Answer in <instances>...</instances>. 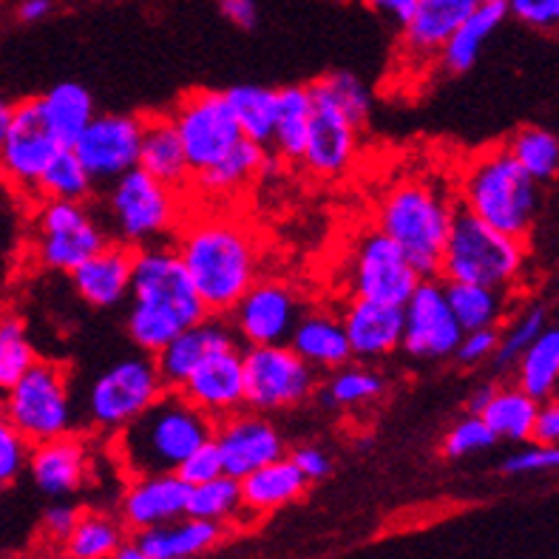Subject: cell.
I'll list each match as a JSON object with an SVG mask.
<instances>
[{
  "label": "cell",
  "mask_w": 559,
  "mask_h": 559,
  "mask_svg": "<svg viewBox=\"0 0 559 559\" xmlns=\"http://www.w3.org/2000/svg\"><path fill=\"white\" fill-rule=\"evenodd\" d=\"M37 353L26 335V324L17 312H0V395L35 367Z\"/></svg>",
  "instance_id": "42"
},
{
  "label": "cell",
  "mask_w": 559,
  "mask_h": 559,
  "mask_svg": "<svg viewBox=\"0 0 559 559\" xmlns=\"http://www.w3.org/2000/svg\"><path fill=\"white\" fill-rule=\"evenodd\" d=\"M108 559H148V557H145V554H142L134 543H131V546H126V543H122V546L117 548V551H114Z\"/></svg>",
  "instance_id": "61"
},
{
  "label": "cell",
  "mask_w": 559,
  "mask_h": 559,
  "mask_svg": "<svg viewBox=\"0 0 559 559\" xmlns=\"http://www.w3.org/2000/svg\"><path fill=\"white\" fill-rule=\"evenodd\" d=\"M227 316H230V330L248 347L287 344L293 326L301 319V305L287 282L259 278Z\"/></svg>",
  "instance_id": "16"
},
{
  "label": "cell",
  "mask_w": 559,
  "mask_h": 559,
  "mask_svg": "<svg viewBox=\"0 0 559 559\" xmlns=\"http://www.w3.org/2000/svg\"><path fill=\"white\" fill-rule=\"evenodd\" d=\"M454 213L457 207L435 185L406 179L383 193L378 205V230L404 250L420 278H438Z\"/></svg>",
  "instance_id": "5"
},
{
  "label": "cell",
  "mask_w": 559,
  "mask_h": 559,
  "mask_svg": "<svg viewBox=\"0 0 559 559\" xmlns=\"http://www.w3.org/2000/svg\"><path fill=\"white\" fill-rule=\"evenodd\" d=\"M213 443L222 454V468L227 477H248L255 468L276 463L284 454V438L276 426L259 412H234L230 418L216 424Z\"/></svg>",
  "instance_id": "18"
},
{
  "label": "cell",
  "mask_w": 559,
  "mask_h": 559,
  "mask_svg": "<svg viewBox=\"0 0 559 559\" xmlns=\"http://www.w3.org/2000/svg\"><path fill=\"white\" fill-rule=\"evenodd\" d=\"M40 199H66V202H85L94 193V179L80 165L78 154L71 148H60L51 156L49 168L37 179Z\"/></svg>",
  "instance_id": "44"
},
{
  "label": "cell",
  "mask_w": 559,
  "mask_h": 559,
  "mask_svg": "<svg viewBox=\"0 0 559 559\" xmlns=\"http://www.w3.org/2000/svg\"><path fill=\"white\" fill-rule=\"evenodd\" d=\"M174 250L182 259L207 316H227L259 282V241L248 225L222 213L185 219Z\"/></svg>",
  "instance_id": "1"
},
{
  "label": "cell",
  "mask_w": 559,
  "mask_h": 559,
  "mask_svg": "<svg viewBox=\"0 0 559 559\" xmlns=\"http://www.w3.org/2000/svg\"><path fill=\"white\" fill-rule=\"evenodd\" d=\"M168 114L191 165V177L197 170L219 163L236 142L245 140L225 92L199 88V92L185 94L177 108Z\"/></svg>",
  "instance_id": "12"
},
{
  "label": "cell",
  "mask_w": 559,
  "mask_h": 559,
  "mask_svg": "<svg viewBox=\"0 0 559 559\" xmlns=\"http://www.w3.org/2000/svg\"><path fill=\"white\" fill-rule=\"evenodd\" d=\"M222 534H225L222 523L179 518L174 523L148 528V532H136L134 546L148 559H191L216 546Z\"/></svg>",
  "instance_id": "29"
},
{
  "label": "cell",
  "mask_w": 559,
  "mask_h": 559,
  "mask_svg": "<svg viewBox=\"0 0 559 559\" xmlns=\"http://www.w3.org/2000/svg\"><path fill=\"white\" fill-rule=\"evenodd\" d=\"M142 117L131 114H97L71 151L97 182H114L140 165Z\"/></svg>",
  "instance_id": "15"
},
{
  "label": "cell",
  "mask_w": 559,
  "mask_h": 559,
  "mask_svg": "<svg viewBox=\"0 0 559 559\" xmlns=\"http://www.w3.org/2000/svg\"><path fill=\"white\" fill-rule=\"evenodd\" d=\"M506 151L514 156V163H518L537 185L557 177L559 140L551 134V131H546V128H537V126L520 128L518 134L509 140Z\"/></svg>",
  "instance_id": "40"
},
{
  "label": "cell",
  "mask_w": 559,
  "mask_h": 559,
  "mask_svg": "<svg viewBox=\"0 0 559 559\" xmlns=\"http://www.w3.org/2000/svg\"><path fill=\"white\" fill-rule=\"evenodd\" d=\"M12 103H7V99L0 97V145H3V140H7L9 134V126H12Z\"/></svg>",
  "instance_id": "60"
},
{
  "label": "cell",
  "mask_w": 559,
  "mask_h": 559,
  "mask_svg": "<svg viewBox=\"0 0 559 559\" xmlns=\"http://www.w3.org/2000/svg\"><path fill=\"white\" fill-rule=\"evenodd\" d=\"M245 506H241V486L236 477L219 475L207 483L191 486L188 495V509L185 518L197 520H211V523H222L239 518Z\"/></svg>",
  "instance_id": "43"
},
{
  "label": "cell",
  "mask_w": 559,
  "mask_h": 559,
  "mask_svg": "<svg viewBox=\"0 0 559 559\" xmlns=\"http://www.w3.org/2000/svg\"><path fill=\"white\" fill-rule=\"evenodd\" d=\"M55 3L51 0H21V7H17V17L23 23H37L43 17H49Z\"/></svg>",
  "instance_id": "58"
},
{
  "label": "cell",
  "mask_w": 559,
  "mask_h": 559,
  "mask_svg": "<svg viewBox=\"0 0 559 559\" xmlns=\"http://www.w3.org/2000/svg\"><path fill=\"white\" fill-rule=\"evenodd\" d=\"M236 344V333L225 321V316H207L197 326H188L165 344L154 355L156 372L163 378L165 390H182V383L191 378L193 369L205 361L213 349Z\"/></svg>",
  "instance_id": "23"
},
{
  "label": "cell",
  "mask_w": 559,
  "mask_h": 559,
  "mask_svg": "<svg viewBox=\"0 0 559 559\" xmlns=\"http://www.w3.org/2000/svg\"><path fill=\"white\" fill-rule=\"evenodd\" d=\"M503 3L506 12L537 32L559 28V0H503Z\"/></svg>",
  "instance_id": "51"
},
{
  "label": "cell",
  "mask_w": 559,
  "mask_h": 559,
  "mask_svg": "<svg viewBox=\"0 0 559 559\" xmlns=\"http://www.w3.org/2000/svg\"><path fill=\"white\" fill-rule=\"evenodd\" d=\"M495 390H497L495 383H483V386H477V390L472 392V397H468V404H466L468 415H483V409L489 406Z\"/></svg>",
  "instance_id": "59"
},
{
  "label": "cell",
  "mask_w": 559,
  "mask_h": 559,
  "mask_svg": "<svg viewBox=\"0 0 559 559\" xmlns=\"http://www.w3.org/2000/svg\"><path fill=\"white\" fill-rule=\"evenodd\" d=\"M122 546V528L117 520L99 511H80L74 532L63 539L69 559H108Z\"/></svg>",
  "instance_id": "41"
},
{
  "label": "cell",
  "mask_w": 559,
  "mask_h": 559,
  "mask_svg": "<svg viewBox=\"0 0 559 559\" xmlns=\"http://www.w3.org/2000/svg\"><path fill=\"white\" fill-rule=\"evenodd\" d=\"M241 506L250 514H270L284 506L296 503L305 495L310 483L293 466L290 457L255 468L248 477H241Z\"/></svg>",
  "instance_id": "31"
},
{
  "label": "cell",
  "mask_w": 559,
  "mask_h": 559,
  "mask_svg": "<svg viewBox=\"0 0 559 559\" xmlns=\"http://www.w3.org/2000/svg\"><path fill=\"white\" fill-rule=\"evenodd\" d=\"M463 330L447 301V290L438 278H420L404 305V341L401 349L420 361H440L454 355Z\"/></svg>",
  "instance_id": "14"
},
{
  "label": "cell",
  "mask_w": 559,
  "mask_h": 559,
  "mask_svg": "<svg viewBox=\"0 0 559 559\" xmlns=\"http://www.w3.org/2000/svg\"><path fill=\"white\" fill-rule=\"evenodd\" d=\"M506 3L503 0H483L475 12L468 14L461 28L447 40V46L440 49V66L449 74H463L477 63L483 46L497 32V26L506 21Z\"/></svg>",
  "instance_id": "33"
},
{
  "label": "cell",
  "mask_w": 559,
  "mask_h": 559,
  "mask_svg": "<svg viewBox=\"0 0 559 559\" xmlns=\"http://www.w3.org/2000/svg\"><path fill=\"white\" fill-rule=\"evenodd\" d=\"M497 443V438L491 435V429L486 426V420L480 415H466L463 420L449 429V435L443 438V454L452 457V461H461L468 454H477L483 449H491Z\"/></svg>",
  "instance_id": "47"
},
{
  "label": "cell",
  "mask_w": 559,
  "mask_h": 559,
  "mask_svg": "<svg viewBox=\"0 0 559 559\" xmlns=\"http://www.w3.org/2000/svg\"><path fill=\"white\" fill-rule=\"evenodd\" d=\"M287 344L312 369H330L333 372V369L353 361V349H349L344 324H341L338 316H330V312L301 316L293 326Z\"/></svg>",
  "instance_id": "28"
},
{
  "label": "cell",
  "mask_w": 559,
  "mask_h": 559,
  "mask_svg": "<svg viewBox=\"0 0 559 559\" xmlns=\"http://www.w3.org/2000/svg\"><path fill=\"white\" fill-rule=\"evenodd\" d=\"M546 310L543 307H528L523 310L514 321H509L503 333H500V344L495 353V367L497 369H511L520 361V355L532 347L537 335L546 330Z\"/></svg>",
  "instance_id": "46"
},
{
  "label": "cell",
  "mask_w": 559,
  "mask_h": 559,
  "mask_svg": "<svg viewBox=\"0 0 559 559\" xmlns=\"http://www.w3.org/2000/svg\"><path fill=\"white\" fill-rule=\"evenodd\" d=\"M156 182L168 185L182 193L191 185V165L179 142L177 128L170 114H151L142 117V142H140V165Z\"/></svg>",
  "instance_id": "27"
},
{
  "label": "cell",
  "mask_w": 559,
  "mask_h": 559,
  "mask_svg": "<svg viewBox=\"0 0 559 559\" xmlns=\"http://www.w3.org/2000/svg\"><path fill=\"white\" fill-rule=\"evenodd\" d=\"M78 520L80 511L74 509V506H51V509H46V514H43V532L49 534L51 539H60V543H63V539L74 532Z\"/></svg>",
  "instance_id": "54"
},
{
  "label": "cell",
  "mask_w": 559,
  "mask_h": 559,
  "mask_svg": "<svg viewBox=\"0 0 559 559\" xmlns=\"http://www.w3.org/2000/svg\"><path fill=\"white\" fill-rule=\"evenodd\" d=\"M537 415L539 401H534L528 392H523L514 383V386H497L480 418L486 420V426H489L497 440L525 443V440H534Z\"/></svg>",
  "instance_id": "34"
},
{
  "label": "cell",
  "mask_w": 559,
  "mask_h": 559,
  "mask_svg": "<svg viewBox=\"0 0 559 559\" xmlns=\"http://www.w3.org/2000/svg\"><path fill=\"white\" fill-rule=\"evenodd\" d=\"M165 392L154 355H128L106 367L85 390V424L97 432H120Z\"/></svg>",
  "instance_id": "9"
},
{
  "label": "cell",
  "mask_w": 559,
  "mask_h": 559,
  "mask_svg": "<svg viewBox=\"0 0 559 559\" xmlns=\"http://www.w3.org/2000/svg\"><path fill=\"white\" fill-rule=\"evenodd\" d=\"M461 211L472 213L495 230L525 239L539 207V185L506 151L486 148L463 165L457 179Z\"/></svg>",
  "instance_id": "4"
},
{
  "label": "cell",
  "mask_w": 559,
  "mask_h": 559,
  "mask_svg": "<svg viewBox=\"0 0 559 559\" xmlns=\"http://www.w3.org/2000/svg\"><path fill=\"white\" fill-rule=\"evenodd\" d=\"M245 364V406L259 415L298 406L316 392L319 376L293 353L290 344H264L241 353Z\"/></svg>",
  "instance_id": "11"
},
{
  "label": "cell",
  "mask_w": 559,
  "mask_h": 559,
  "mask_svg": "<svg viewBox=\"0 0 559 559\" xmlns=\"http://www.w3.org/2000/svg\"><path fill=\"white\" fill-rule=\"evenodd\" d=\"M341 324L347 333L353 358L361 361L390 358L404 341V307L353 298V305L341 316Z\"/></svg>",
  "instance_id": "24"
},
{
  "label": "cell",
  "mask_w": 559,
  "mask_h": 559,
  "mask_svg": "<svg viewBox=\"0 0 559 559\" xmlns=\"http://www.w3.org/2000/svg\"><path fill=\"white\" fill-rule=\"evenodd\" d=\"M60 151L46 128L35 99H23L12 111V126L0 145V177L21 191H35L37 179L49 168L51 156Z\"/></svg>",
  "instance_id": "17"
},
{
  "label": "cell",
  "mask_w": 559,
  "mask_h": 559,
  "mask_svg": "<svg viewBox=\"0 0 559 559\" xmlns=\"http://www.w3.org/2000/svg\"><path fill=\"white\" fill-rule=\"evenodd\" d=\"M312 97L307 85H287L278 88V117L276 131L270 145L276 148L278 159L284 163H301L307 145V131H310Z\"/></svg>",
  "instance_id": "35"
},
{
  "label": "cell",
  "mask_w": 559,
  "mask_h": 559,
  "mask_svg": "<svg viewBox=\"0 0 559 559\" xmlns=\"http://www.w3.org/2000/svg\"><path fill=\"white\" fill-rule=\"evenodd\" d=\"M179 392L216 424L239 412L245 406V364L239 344L213 349Z\"/></svg>",
  "instance_id": "19"
},
{
  "label": "cell",
  "mask_w": 559,
  "mask_h": 559,
  "mask_svg": "<svg viewBox=\"0 0 559 559\" xmlns=\"http://www.w3.org/2000/svg\"><path fill=\"white\" fill-rule=\"evenodd\" d=\"M26 468L43 495L66 497L83 489V483L92 475V452L80 435L69 432L63 438L35 443Z\"/></svg>",
  "instance_id": "21"
},
{
  "label": "cell",
  "mask_w": 559,
  "mask_h": 559,
  "mask_svg": "<svg viewBox=\"0 0 559 559\" xmlns=\"http://www.w3.org/2000/svg\"><path fill=\"white\" fill-rule=\"evenodd\" d=\"M177 475L182 477L188 486H199V483H207L213 480V477L225 475V468H222V454L219 449H216V443L207 440V443H202L197 452L188 454V461L177 468Z\"/></svg>",
  "instance_id": "50"
},
{
  "label": "cell",
  "mask_w": 559,
  "mask_h": 559,
  "mask_svg": "<svg viewBox=\"0 0 559 559\" xmlns=\"http://www.w3.org/2000/svg\"><path fill=\"white\" fill-rule=\"evenodd\" d=\"M219 12L227 23L239 28H253L259 21V9L255 0H219Z\"/></svg>",
  "instance_id": "56"
},
{
  "label": "cell",
  "mask_w": 559,
  "mask_h": 559,
  "mask_svg": "<svg viewBox=\"0 0 559 559\" xmlns=\"http://www.w3.org/2000/svg\"><path fill=\"white\" fill-rule=\"evenodd\" d=\"M241 128V136L255 145H270L276 131L278 92L267 85H234L225 92Z\"/></svg>",
  "instance_id": "37"
},
{
  "label": "cell",
  "mask_w": 559,
  "mask_h": 559,
  "mask_svg": "<svg viewBox=\"0 0 559 559\" xmlns=\"http://www.w3.org/2000/svg\"><path fill=\"white\" fill-rule=\"evenodd\" d=\"M106 245V227L88 213L85 202L43 199L35 216V259L40 267L74 273Z\"/></svg>",
  "instance_id": "10"
},
{
  "label": "cell",
  "mask_w": 559,
  "mask_h": 559,
  "mask_svg": "<svg viewBox=\"0 0 559 559\" xmlns=\"http://www.w3.org/2000/svg\"><path fill=\"white\" fill-rule=\"evenodd\" d=\"M386 390L381 372L372 367H358V364H344L333 369V376L324 386V401L338 409H364L376 404Z\"/></svg>",
  "instance_id": "39"
},
{
  "label": "cell",
  "mask_w": 559,
  "mask_h": 559,
  "mask_svg": "<svg viewBox=\"0 0 559 559\" xmlns=\"http://www.w3.org/2000/svg\"><path fill=\"white\" fill-rule=\"evenodd\" d=\"M367 7L386 14V17H392V21H397L404 26L412 17V12H415V7H418V0H367Z\"/></svg>",
  "instance_id": "57"
},
{
  "label": "cell",
  "mask_w": 559,
  "mask_h": 559,
  "mask_svg": "<svg viewBox=\"0 0 559 559\" xmlns=\"http://www.w3.org/2000/svg\"><path fill=\"white\" fill-rule=\"evenodd\" d=\"M443 290H447V301L463 333L497 326L503 319L506 305H509V293L483 287V284L443 282Z\"/></svg>",
  "instance_id": "38"
},
{
  "label": "cell",
  "mask_w": 559,
  "mask_h": 559,
  "mask_svg": "<svg viewBox=\"0 0 559 559\" xmlns=\"http://www.w3.org/2000/svg\"><path fill=\"white\" fill-rule=\"evenodd\" d=\"M534 440H537V443H559V401L539 404Z\"/></svg>",
  "instance_id": "55"
},
{
  "label": "cell",
  "mask_w": 559,
  "mask_h": 559,
  "mask_svg": "<svg viewBox=\"0 0 559 559\" xmlns=\"http://www.w3.org/2000/svg\"><path fill=\"white\" fill-rule=\"evenodd\" d=\"M310 88L312 97L324 99L333 108H338L344 117H347L353 126L361 128L364 122L369 120V114H372V97H369L367 85L361 80L349 74V71H333V74H326V78H319Z\"/></svg>",
  "instance_id": "45"
},
{
  "label": "cell",
  "mask_w": 559,
  "mask_h": 559,
  "mask_svg": "<svg viewBox=\"0 0 559 559\" xmlns=\"http://www.w3.org/2000/svg\"><path fill=\"white\" fill-rule=\"evenodd\" d=\"M264 145H255L250 140H239L234 148L222 156L219 163H213L211 168L197 170L191 177V191L205 199H219V197H234L241 188H248L253 179H259L264 165Z\"/></svg>",
  "instance_id": "30"
},
{
  "label": "cell",
  "mask_w": 559,
  "mask_h": 559,
  "mask_svg": "<svg viewBox=\"0 0 559 559\" xmlns=\"http://www.w3.org/2000/svg\"><path fill=\"white\" fill-rule=\"evenodd\" d=\"M559 468V443H532L509 454L503 463L506 475H537Z\"/></svg>",
  "instance_id": "49"
},
{
  "label": "cell",
  "mask_w": 559,
  "mask_h": 559,
  "mask_svg": "<svg viewBox=\"0 0 559 559\" xmlns=\"http://www.w3.org/2000/svg\"><path fill=\"white\" fill-rule=\"evenodd\" d=\"M131 270H134V250L108 241L106 248L97 250L92 259H85L74 273H69L74 293L85 305L108 310L122 305L131 293Z\"/></svg>",
  "instance_id": "25"
},
{
  "label": "cell",
  "mask_w": 559,
  "mask_h": 559,
  "mask_svg": "<svg viewBox=\"0 0 559 559\" xmlns=\"http://www.w3.org/2000/svg\"><path fill=\"white\" fill-rule=\"evenodd\" d=\"M216 420L177 390H165L148 409L111 435V452L128 477L177 475V468L213 440Z\"/></svg>",
  "instance_id": "3"
},
{
  "label": "cell",
  "mask_w": 559,
  "mask_h": 559,
  "mask_svg": "<svg viewBox=\"0 0 559 559\" xmlns=\"http://www.w3.org/2000/svg\"><path fill=\"white\" fill-rule=\"evenodd\" d=\"M28 454H32V443L0 409V489L23 475V468L28 466Z\"/></svg>",
  "instance_id": "48"
},
{
  "label": "cell",
  "mask_w": 559,
  "mask_h": 559,
  "mask_svg": "<svg viewBox=\"0 0 559 559\" xmlns=\"http://www.w3.org/2000/svg\"><path fill=\"white\" fill-rule=\"evenodd\" d=\"M131 310L126 330L134 347L156 355L174 335L207 319V310L193 287L182 259L168 245L134 250L131 270Z\"/></svg>",
  "instance_id": "2"
},
{
  "label": "cell",
  "mask_w": 559,
  "mask_h": 559,
  "mask_svg": "<svg viewBox=\"0 0 559 559\" xmlns=\"http://www.w3.org/2000/svg\"><path fill=\"white\" fill-rule=\"evenodd\" d=\"M525 270L523 239L506 236L472 213H454L438 276L443 282L483 284L509 293Z\"/></svg>",
  "instance_id": "6"
},
{
  "label": "cell",
  "mask_w": 559,
  "mask_h": 559,
  "mask_svg": "<svg viewBox=\"0 0 559 559\" xmlns=\"http://www.w3.org/2000/svg\"><path fill=\"white\" fill-rule=\"evenodd\" d=\"M514 369L520 390L528 392L539 404L551 401L559 386V326H546L532 347L520 355Z\"/></svg>",
  "instance_id": "36"
},
{
  "label": "cell",
  "mask_w": 559,
  "mask_h": 559,
  "mask_svg": "<svg viewBox=\"0 0 559 559\" xmlns=\"http://www.w3.org/2000/svg\"><path fill=\"white\" fill-rule=\"evenodd\" d=\"M191 486L179 475H142L128 477V489L122 495V523L134 532H148L156 525L174 523L185 518Z\"/></svg>",
  "instance_id": "22"
},
{
  "label": "cell",
  "mask_w": 559,
  "mask_h": 559,
  "mask_svg": "<svg viewBox=\"0 0 559 559\" xmlns=\"http://www.w3.org/2000/svg\"><path fill=\"white\" fill-rule=\"evenodd\" d=\"M355 156H358V126H353L330 103L312 97L310 131L301 156L305 168L319 179H338L353 168Z\"/></svg>",
  "instance_id": "20"
},
{
  "label": "cell",
  "mask_w": 559,
  "mask_h": 559,
  "mask_svg": "<svg viewBox=\"0 0 559 559\" xmlns=\"http://www.w3.org/2000/svg\"><path fill=\"white\" fill-rule=\"evenodd\" d=\"M0 409L32 447L74 432L78 406L71 397L69 369L37 358L35 367L3 395Z\"/></svg>",
  "instance_id": "8"
},
{
  "label": "cell",
  "mask_w": 559,
  "mask_h": 559,
  "mask_svg": "<svg viewBox=\"0 0 559 559\" xmlns=\"http://www.w3.org/2000/svg\"><path fill=\"white\" fill-rule=\"evenodd\" d=\"M483 0H418L404 23V51L412 60H429L440 55L449 37L461 28Z\"/></svg>",
  "instance_id": "26"
},
{
  "label": "cell",
  "mask_w": 559,
  "mask_h": 559,
  "mask_svg": "<svg viewBox=\"0 0 559 559\" xmlns=\"http://www.w3.org/2000/svg\"><path fill=\"white\" fill-rule=\"evenodd\" d=\"M497 344H500V330H497V326L468 330V333H463L457 349H454V358H457L463 367H477V364L495 358Z\"/></svg>",
  "instance_id": "52"
},
{
  "label": "cell",
  "mask_w": 559,
  "mask_h": 559,
  "mask_svg": "<svg viewBox=\"0 0 559 559\" xmlns=\"http://www.w3.org/2000/svg\"><path fill=\"white\" fill-rule=\"evenodd\" d=\"M106 219L120 245L131 250L163 245V239L182 225L179 191L156 182L142 168L128 170L120 179L108 182Z\"/></svg>",
  "instance_id": "7"
},
{
  "label": "cell",
  "mask_w": 559,
  "mask_h": 559,
  "mask_svg": "<svg viewBox=\"0 0 559 559\" xmlns=\"http://www.w3.org/2000/svg\"><path fill=\"white\" fill-rule=\"evenodd\" d=\"M293 466L305 475L307 483H316V480H324L330 472H333V463H330V457H326L324 452H321L319 447H298L293 449L290 454Z\"/></svg>",
  "instance_id": "53"
},
{
  "label": "cell",
  "mask_w": 559,
  "mask_h": 559,
  "mask_svg": "<svg viewBox=\"0 0 559 559\" xmlns=\"http://www.w3.org/2000/svg\"><path fill=\"white\" fill-rule=\"evenodd\" d=\"M418 284L420 273L390 236L369 230L358 239L349 255V287L355 298L404 307Z\"/></svg>",
  "instance_id": "13"
},
{
  "label": "cell",
  "mask_w": 559,
  "mask_h": 559,
  "mask_svg": "<svg viewBox=\"0 0 559 559\" xmlns=\"http://www.w3.org/2000/svg\"><path fill=\"white\" fill-rule=\"evenodd\" d=\"M37 108L60 148H71L85 126L97 117L92 92L80 83H57L37 97Z\"/></svg>",
  "instance_id": "32"
}]
</instances>
